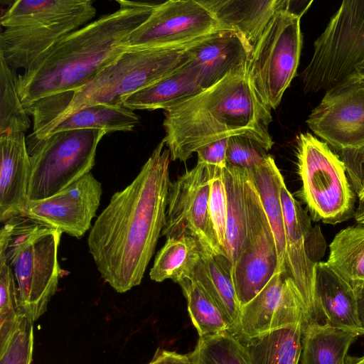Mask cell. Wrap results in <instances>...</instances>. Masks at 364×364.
I'll return each mask as SVG.
<instances>
[{
    "instance_id": "cell-1",
    "label": "cell",
    "mask_w": 364,
    "mask_h": 364,
    "mask_svg": "<svg viewBox=\"0 0 364 364\" xmlns=\"http://www.w3.org/2000/svg\"><path fill=\"white\" fill-rule=\"evenodd\" d=\"M162 140L133 181L112 196L87 238L101 277L124 293L141 282L166 223L171 153Z\"/></svg>"
},
{
    "instance_id": "cell-2",
    "label": "cell",
    "mask_w": 364,
    "mask_h": 364,
    "mask_svg": "<svg viewBox=\"0 0 364 364\" xmlns=\"http://www.w3.org/2000/svg\"><path fill=\"white\" fill-rule=\"evenodd\" d=\"M117 2V11L67 35L17 75L18 95L28 114L57 103L114 62L127 49L130 34L157 5Z\"/></svg>"
},
{
    "instance_id": "cell-3",
    "label": "cell",
    "mask_w": 364,
    "mask_h": 364,
    "mask_svg": "<svg viewBox=\"0 0 364 364\" xmlns=\"http://www.w3.org/2000/svg\"><path fill=\"white\" fill-rule=\"evenodd\" d=\"M164 112L162 140L172 161L186 162L199 148L237 134L254 137L269 151L274 144L268 132L271 109L250 85L247 68Z\"/></svg>"
},
{
    "instance_id": "cell-4",
    "label": "cell",
    "mask_w": 364,
    "mask_h": 364,
    "mask_svg": "<svg viewBox=\"0 0 364 364\" xmlns=\"http://www.w3.org/2000/svg\"><path fill=\"white\" fill-rule=\"evenodd\" d=\"M189 46L127 48L114 62L83 87L51 106L31 112L35 139H44L61 121L83 107L95 105H122L127 96L156 83L186 65L191 60L187 52Z\"/></svg>"
},
{
    "instance_id": "cell-5",
    "label": "cell",
    "mask_w": 364,
    "mask_h": 364,
    "mask_svg": "<svg viewBox=\"0 0 364 364\" xmlns=\"http://www.w3.org/2000/svg\"><path fill=\"white\" fill-rule=\"evenodd\" d=\"M96 12L90 0L15 1L1 15L0 55L14 71H24Z\"/></svg>"
},
{
    "instance_id": "cell-6",
    "label": "cell",
    "mask_w": 364,
    "mask_h": 364,
    "mask_svg": "<svg viewBox=\"0 0 364 364\" xmlns=\"http://www.w3.org/2000/svg\"><path fill=\"white\" fill-rule=\"evenodd\" d=\"M62 233L24 216L11 218L0 230V257L10 265L20 306L33 321L46 311L58 289Z\"/></svg>"
},
{
    "instance_id": "cell-7",
    "label": "cell",
    "mask_w": 364,
    "mask_h": 364,
    "mask_svg": "<svg viewBox=\"0 0 364 364\" xmlns=\"http://www.w3.org/2000/svg\"><path fill=\"white\" fill-rule=\"evenodd\" d=\"M364 67V0L343 1L314 43L300 75L304 91L327 92L352 80Z\"/></svg>"
},
{
    "instance_id": "cell-8",
    "label": "cell",
    "mask_w": 364,
    "mask_h": 364,
    "mask_svg": "<svg viewBox=\"0 0 364 364\" xmlns=\"http://www.w3.org/2000/svg\"><path fill=\"white\" fill-rule=\"evenodd\" d=\"M297 170L302 186L300 197L315 221L335 225L353 213L355 191L344 161L309 132L296 141Z\"/></svg>"
},
{
    "instance_id": "cell-9",
    "label": "cell",
    "mask_w": 364,
    "mask_h": 364,
    "mask_svg": "<svg viewBox=\"0 0 364 364\" xmlns=\"http://www.w3.org/2000/svg\"><path fill=\"white\" fill-rule=\"evenodd\" d=\"M107 134L101 129H75L26 141L31 161L28 200L49 198L90 172L97 146Z\"/></svg>"
},
{
    "instance_id": "cell-10",
    "label": "cell",
    "mask_w": 364,
    "mask_h": 364,
    "mask_svg": "<svg viewBox=\"0 0 364 364\" xmlns=\"http://www.w3.org/2000/svg\"><path fill=\"white\" fill-rule=\"evenodd\" d=\"M279 9L255 45L247 65L250 85L269 109H275L296 74L302 48L301 17L290 9Z\"/></svg>"
},
{
    "instance_id": "cell-11",
    "label": "cell",
    "mask_w": 364,
    "mask_h": 364,
    "mask_svg": "<svg viewBox=\"0 0 364 364\" xmlns=\"http://www.w3.org/2000/svg\"><path fill=\"white\" fill-rule=\"evenodd\" d=\"M216 169L198 164L171 183L161 235L192 236L203 250L223 255L209 213L211 180Z\"/></svg>"
},
{
    "instance_id": "cell-12",
    "label": "cell",
    "mask_w": 364,
    "mask_h": 364,
    "mask_svg": "<svg viewBox=\"0 0 364 364\" xmlns=\"http://www.w3.org/2000/svg\"><path fill=\"white\" fill-rule=\"evenodd\" d=\"M220 30L223 28L198 0H169L154 7L149 17L130 34L127 46H187Z\"/></svg>"
},
{
    "instance_id": "cell-13",
    "label": "cell",
    "mask_w": 364,
    "mask_h": 364,
    "mask_svg": "<svg viewBox=\"0 0 364 364\" xmlns=\"http://www.w3.org/2000/svg\"><path fill=\"white\" fill-rule=\"evenodd\" d=\"M280 194L285 227L284 267L304 299L308 324L320 323L315 304V268L325 241L320 228H312L309 215L289 192L284 180Z\"/></svg>"
},
{
    "instance_id": "cell-14",
    "label": "cell",
    "mask_w": 364,
    "mask_h": 364,
    "mask_svg": "<svg viewBox=\"0 0 364 364\" xmlns=\"http://www.w3.org/2000/svg\"><path fill=\"white\" fill-rule=\"evenodd\" d=\"M306 122L334 149L364 155V84L349 82L328 90Z\"/></svg>"
},
{
    "instance_id": "cell-15",
    "label": "cell",
    "mask_w": 364,
    "mask_h": 364,
    "mask_svg": "<svg viewBox=\"0 0 364 364\" xmlns=\"http://www.w3.org/2000/svg\"><path fill=\"white\" fill-rule=\"evenodd\" d=\"M247 200L249 215L247 244L232 268V279L241 308L263 289L277 271L278 264L272 230L249 172Z\"/></svg>"
},
{
    "instance_id": "cell-16",
    "label": "cell",
    "mask_w": 364,
    "mask_h": 364,
    "mask_svg": "<svg viewBox=\"0 0 364 364\" xmlns=\"http://www.w3.org/2000/svg\"><path fill=\"white\" fill-rule=\"evenodd\" d=\"M308 324L304 299L287 270L277 271L263 289L241 308L236 338H250L277 329Z\"/></svg>"
},
{
    "instance_id": "cell-17",
    "label": "cell",
    "mask_w": 364,
    "mask_h": 364,
    "mask_svg": "<svg viewBox=\"0 0 364 364\" xmlns=\"http://www.w3.org/2000/svg\"><path fill=\"white\" fill-rule=\"evenodd\" d=\"M102 194L90 172L49 198L28 200L21 216L80 239L92 228Z\"/></svg>"
},
{
    "instance_id": "cell-18",
    "label": "cell",
    "mask_w": 364,
    "mask_h": 364,
    "mask_svg": "<svg viewBox=\"0 0 364 364\" xmlns=\"http://www.w3.org/2000/svg\"><path fill=\"white\" fill-rule=\"evenodd\" d=\"M187 52L205 90L247 68L252 48L237 33L223 29L191 44Z\"/></svg>"
},
{
    "instance_id": "cell-19",
    "label": "cell",
    "mask_w": 364,
    "mask_h": 364,
    "mask_svg": "<svg viewBox=\"0 0 364 364\" xmlns=\"http://www.w3.org/2000/svg\"><path fill=\"white\" fill-rule=\"evenodd\" d=\"M0 220L21 216L28 201L31 161L25 133L0 134Z\"/></svg>"
},
{
    "instance_id": "cell-20",
    "label": "cell",
    "mask_w": 364,
    "mask_h": 364,
    "mask_svg": "<svg viewBox=\"0 0 364 364\" xmlns=\"http://www.w3.org/2000/svg\"><path fill=\"white\" fill-rule=\"evenodd\" d=\"M314 293L320 323L364 335L357 294L326 262L319 261L316 264Z\"/></svg>"
},
{
    "instance_id": "cell-21",
    "label": "cell",
    "mask_w": 364,
    "mask_h": 364,
    "mask_svg": "<svg viewBox=\"0 0 364 364\" xmlns=\"http://www.w3.org/2000/svg\"><path fill=\"white\" fill-rule=\"evenodd\" d=\"M225 30L239 34L252 48L286 0H198Z\"/></svg>"
},
{
    "instance_id": "cell-22",
    "label": "cell",
    "mask_w": 364,
    "mask_h": 364,
    "mask_svg": "<svg viewBox=\"0 0 364 364\" xmlns=\"http://www.w3.org/2000/svg\"><path fill=\"white\" fill-rule=\"evenodd\" d=\"M248 172L227 164L224 182L227 195L226 232L224 252L232 268L245 251L248 237L249 215L247 200Z\"/></svg>"
},
{
    "instance_id": "cell-23",
    "label": "cell",
    "mask_w": 364,
    "mask_h": 364,
    "mask_svg": "<svg viewBox=\"0 0 364 364\" xmlns=\"http://www.w3.org/2000/svg\"><path fill=\"white\" fill-rule=\"evenodd\" d=\"M189 279L202 287L228 316L235 335L240 316L232 279V266L226 256L202 250Z\"/></svg>"
},
{
    "instance_id": "cell-24",
    "label": "cell",
    "mask_w": 364,
    "mask_h": 364,
    "mask_svg": "<svg viewBox=\"0 0 364 364\" xmlns=\"http://www.w3.org/2000/svg\"><path fill=\"white\" fill-rule=\"evenodd\" d=\"M203 90L198 73L189 61L156 83L127 96L122 100V105L132 111L164 110Z\"/></svg>"
},
{
    "instance_id": "cell-25",
    "label": "cell",
    "mask_w": 364,
    "mask_h": 364,
    "mask_svg": "<svg viewBox=\"0 0 364 364\" xmlns=\"http://www.w3.org/2000/svg\"><path fill=\"white\" fill-rule=\"evenodd\" d=\"M247 171L259 193L260 200L274 237L278 264L277 271L283 270L286 250L285 227L280 188L284 181L274 159L270 154L261 164Z\"/></svg>"
},
{
    "instance_id": "cell-26",
    "label": "cell",
    "mask_w": 364,
    "mask_h": 364,
    "mask_svg": "<svg viewBox=\"0 0 364 364\" xmlns=\"http://www.w3.org/2000/svg\"><path fill=\"white\" fill-rule=\"evenodd\" d=\"M358 336L327 323H310L302 331L301 364H346L348 350Z\"/></svg>"
},
{
    "instance_id": "cell-27",
    "label": "cell",
    "mask_w": 364,
    "mask_h": 364,
    "mask_svg": "<svg viewBox=\"0 0 364 364\" xmlns=\"http://www.w3.org/2000/svg\"><path fill=\"white\" fill-rule=\"evenodd\" d=\"M358 224L342 229L335 235L326 261L357 296L364 289V224Z\"/></svg>"
},
{
    "instance_id": "cell-28",
    "label": "cell",
    "mask_w": 364,
    "mask_h": 364,
    "mask_svg": "<svg viewBox=\"0 0 364 364\" xmlns=\"http://www.w3.org/2000/svg\"><path fill=\"white\" fill-rule=\"evenodd\" d=\"M301 325L250 338H237L251 364H298L301 355Z\"/></svg>"
},
{
    "instance_id": "cell-29",
    "label": "cell",
    "mask_w": 364,
    "mask_h": 364,
    "mask_svg": "<svg viewBox=\"0 0 364 364\" xmlns=\"http://www.w3.org/2000/svg\"><path fill=\"white\" fill-rule=\"evenodd\" d=\"M199 241L192 236L167 238L157 252L149 276L161 282L170 279L178 283L189 279L202 252Z\"/></svg>"
},
{
    "instance_id": "cell-30",
    "label": "cell",
    "mask_w": 364,
    "mask_h": 364,
    "mask_svg": "<svg viewBox=\"0 0 364 364\" xmlns=\"http://www.w3.org/2000/svg\"><path fill=\"white\" fill-rule=\"evenodd\" d=\"M139 123V116L123 105H95L83 107L68 116L47 136L58 132L75 129H101L107 134L130 132Z\"/></svg>"
},
{
    "instance_id": "cell-31",
    "label": "cell",
    "mask_w": 364,
    "mask_h": 364,
    "mask_svg": "<svg viewBox=\"0 0 364 364\" xmlns=\"http://www.w3.org/2000/svg\"><path fill=\"white\" fill-rule=\"evenodd\" d=\"M178 284L187 300L189 316L199 337L232 333L228 316L202 287L189 279Z\"/></svg>"
},
{
    "instance_id": "cell-32",
    "label": "cell",
    "mask_w": 364,
    "mask_h": 364,
    "mask_svg": "<svg viewBox=\"0 0 364 364\" xmlns=\"http://www.w3.org/2000/svg\"><path fill=\"white\" fill-rule=\"evenodd\" d=\"M17 74L0 55V134L26 132L30 127L28 114L21 101Z\"/></svg>"
},
{
    "instance_id": "cell-33",
    "label": "cell",
    "mask_w": 364,
    "mask_h": 364,
    "mask_svg": "<svg viewBox=\"0 0 364 364\" xmlns=\"http://www.w3.org/2000/svg\"><path fill=\"white\" fill-rule=\"evenodd\" d=\"M189 354L193 364H251L241 342L229 332L199 337Z\"/></svg>"
},
{
    "instance_id": "cell-34",
    "label": "cell",
    "mask_w": 364,
    "mask_h": 364,
    "mask_svg": "<svg viewBox=\"0 0 364 364\" xmlns=\"http://www.w3.org/2000/svg\"><path fill=\"white\" fill-rule=\"evenodd\" d=\"M33 321L23 312L9 336L0 341V364H31L33 350Z\"/></svg>"
},
{
    "instance_id": "cell-35",
    "label": "cell",
    "mask_w": 364,
    "mask_h": 364,
    "mask_svg": "<svg viewBox=\"0 0 364 364\" xmlns=\"http://www.w3.org/2000/svg\"><path fill=\"white\" fill-rule=\"evenodd\" d=\"M13 271L4 257H0V341L6 338L23 313Z\"/></svg>"
},
{
    "instance_id": "cell-36",
    "label": "cell",
    "mask_w": 364,
    "mask_h": 364,
    "mask_svg": "<svg viewBox=\"0 0 364 364\" xmlns=\"http://www.w3.org/2000/svg\"><path fill=\"white\" fill-rule=\"evenodd\" d=\"M268 151L260 141L250 135H233L228 139L227 164L248 170L262 164L269 155Z\"/></svg>"
},
{
    "instance_id": "cell-37",
    "label": "cell",
    "mask_w": 364,
    "mask_h": 364,
    "mask_svg": "<svg viewBox=\"0 0 364 364\" xmlns=\"http://www.w3.org/2000/svg\"><path fill=\"white\" fill-rule=\"evenodd\" d=\"M224 169H216L211 180L209 213L218 242L225 256L224 247L226 232L227 195L224 182Z\"/></svg>"
},
{
    "instance_id": "cell-38",
    "label": "cell",
    "mask_w": 364,
    "mask_h": 364,
    "mask_svg": "<svg viewBox=\"0 0 364 364\" xmlns=\"http://www.w3.org/2000/svg\"><path fill=\"white\" fill-rule=\"evenodd\" d=\"M229 137L218 139L199 148L198 164H203L214 169H224L227 166L226 154Z\"/></svg>"
},
{
    "instance_id": "cell-39",
    "label": "cell",
    "mask_w": 364,
    "mask_h": 364,
    "mask_svg": "<svg viewBox=\"0 0 364 364\" xmlns=\"http://www.w3.org/2000/svg\"><path fill=\"white\" fill-rule=\"evenodd\" d=\"M149 364H193V362L189 353L159 350Z\"/></svg>"
},
{
    "instance_id": "cell-40",
    "label": "cell",
    "mask_w": 364,
    "mask_h": 364,
    "mask_svg": "<svg viewBox=\"0 0 364 364\" xmlns=\"http://www.w3.org/2000/svg\"><path fill=\"white\" fill-rule=\"evenodd\" d=\"M358 314L364 331V289L358 296Z\"/></svg>"
},
{
    "instance_id": "cell-41",
    "label": "cell",
    "mask_w": 364,
    "mask_h": 364,
    "mask_svg": "<svg viewBox=\"0 0 364 364\" xmlns=\"http://www.w3.org/2000/svg\"><path fill=\"white\" fill-rule=\"evenodd\" d=\"M355 220L358 223L364 224V208L355 213Z\"/></svg>"
},
{
    "instance_id": "cell-42",
    "label": "cell",
    "mask_w": 364,
    "mask_h": 364,
    "mask_svg": "<svg viewBox=\"0 0 364 364\" xmlns=\"http://www.w3.org/2000/svg\"><path fill=\"white\" fill-rule=\"evenodd\" d=\"M363 164H364V157H363ZM357 195L359 198L360 203H364V178H363L361 188L360 189V191H358Z\"/></svg>"
},
{
    "instance_id": "cell-43",
    "label": "cell",
    "mask_w": 364,
    "mask_h": 364,
    "mask_svg": "<svg viewBox=\"0 0 364 364\" xmlns=\"http://www.w3.org/2000/svg\"><path fill=\"white\" fill-rule=\"evenodd\" d=\"M363 77H364V67L358 71V73L356 74V75L352 80H350L346 82H351V81H353L355 80H357L358 78Z\"/></svg>"
},
{
    "instance_id": "cell-44",
    "label": "cell",
    "mask_w": 364,
    "mask_h": 364,
    "mask_svg": "<svg viewBox=\"0 0 364 364\" xmlns=\"http://www.w3.org/2000/svg\"><path fill=\"white\" fill-rule=\"evenodd\" d=\"M351 364H364V355L361 358H359L356 359L353 363Z\"/></svg>"
},
{
    "instance_id": "cell-45",
    "label": "cell",
    "mask_w": 364,
    "mask_h": 364,
    "mask_svg": "<svg viewBox=\"0 0 364 364\" xmlns=\"http://www.w3.org/2000/svg\"><path fill=\"white\" fill-rule=\"evenodd\" d=\"M355 81H358L363 84H364V77H360V78H358L357 80H355L353 81H351V82H355Z\"/></svg>"
}]
</instances>
